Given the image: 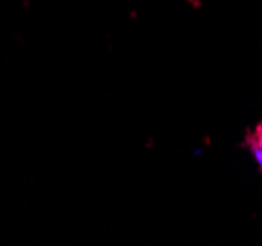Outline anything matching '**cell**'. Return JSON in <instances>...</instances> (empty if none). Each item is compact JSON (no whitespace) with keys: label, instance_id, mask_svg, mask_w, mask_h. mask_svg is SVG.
<instances>
[{"label":"cell","instance_id":"1","mask_svg":"<svg viewBox=\"0 0 262 246\" xmlns=\"http://www.w3.org/2000/svg\"><path fill=\"white\" fill-rule=\"evenodd\" d=\"M247 145H249L254 161L258 162V166L262 170V121L247 135Z\"/></svg>","mask_w":262,"mask_h":246}]
</instances>
